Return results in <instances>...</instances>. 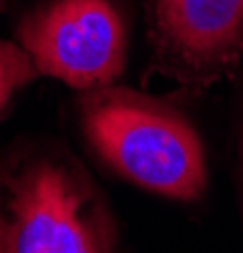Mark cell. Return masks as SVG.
Segmentation results:
<instances>
[{
  "mask_svg": "<svg viewBox=\"0 0 243 253\" xmlns=\"http://www.w3.org/2000/svg\"><path fill=\"white\" fill-rule=\"evenodd\" d=\"M79 119L94 155L127 182L170 200L205 193V147L190 119L170 104L109 84L86 89Z\"/></svg>",
  "mask_w": 243,
  "mask_h": 253,
  "instance_id": "6da1fadb",
  "label": "cell"
},
{
  "mask_svg": "<svg viewBox=\"0 0 243 253\" xmlns=\"http://www.w3.org/2000/svg\"><path fill=\"white\" fill-rule=\"evenodd\" d=\"M117 225L74 162L31 157L0 177V253H104Z\"/></svg>",
  "mask_w": 243,
  "mask_h": 253,
  "instance_id": "7a4b0ae2",
  "label": "cell"
},
{
  "mask_svg": "<svg viewBox=\"0 0 243 253\" xmlns=\"http://www.w3.org/2000/svg\"><path fill=\"white\" fill-rule=\"evenodd\" d=\"M38 74L74 89L109 86L127 63V26L109 0H51L18 26Z\"/></svg>",
  "mask_w": 243,
  "mask_h": 253,
  "instance_id": "3957f363",
  "label": "cell"
},
{
  "mask_svg": "<svg viewBox=\"0 0 243 253\" xmlns=\"http://www.w3.org/2000/svg\"><path fill=\"white\" fill-rule=\"evenodd\" d=\"M152 31L177 76L220 79L243 56V0H152Z\"/></svg>",
  "mask_w": 243,
  "mask_h": 253,
  "instance_id": "277c9868",
  "label": "cell"
},
{
  "mask_svg": "<svg viewBox=\"0 0 243 253\" xmlns=\"http://www.w3.org/2000/svg\"><path fill=\"white\" fill-rule=\"evenodd\" d=\"M38 76V69L33 66L31 56L20 48V43L0 41V112L13 99L18 89H23Z\"/></svg>",
  "mask_w": 243,
  "mask_h": 253,
  "instance_id": "5b68a950",
  "label": "cell"
},
{
  "mask_svg": "<svg viewBox=\"0 0 243 253\" xmlns=\"http://www.w3.org/2000/svg\"><path fill=\"white\" fill-rule=\"evenodd\" d=\"M241 155H243V139H241Z\"/></svg>",
  "mask_w": 243,
  "mask_h": 253,
  "instance_id": "8992f818",
  "label": "cell"
},
{
  "mask_svg": "<svg viewBox=\"0 0 243 253\" xmlns=\"http://www.w3.org/2000/svg\"><path fill=\"white\" fill-rule=\"evenodd\" d=\"M0 3H3V0H0Z\"/></svg>",
  "mask_w": 243,
  "mask_h": 253,
  "instance_id": "52a82bcc",
  "label": "cell"
}]
</instances>
